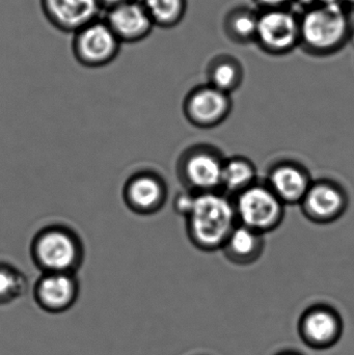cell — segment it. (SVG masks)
I'll return each mask as SVG.
<instances>
[{"mask_svg": "<svg viewBox=\"0 0 354 355\" xmlns=\"http://www.w3.org/2000/svg\"><path fill=\"white\" fill-rule=\"evenodd\" d=\"M307 168L293 162H282L270 168L267 186L284 205L301 204L312 184Z\"/></svg>", "mask_w": 354, "mask_h": 355, "instance_id": "15", "label": "cell"}, {"mask_svg": "<svg viewBox=\"0 0 354 355\" xmlns=\"http://www.w3.org/2000/svg\"><path fill=\"white\" fill-rule=\"evenodd\" d=\"M292 0H255L258 6L263 10H274V8H284Z\"/></svg>", "mask_w": 354, "mask_h": 355, "instance_id": "23", "label": "cell"}, {"mask_svg": "<svg viewBox=\"0 0 354 355\" xmlns=\"http://www.w3.org/2000/svg\"><path fill=\"white\" fill-rule=\"evenodd\" d=\"M274 355H303L301 352H297V350L293 349H285L282 352H278V354Z\"/></svg>", "mask_w": 354, "mask_h": 355, "instance_id": "26", "label": "cell"}, {"mask_svg": "<svg viewBox=\"0 0 354 355\" xmlns=\"http://www.w3.org/2000/svg\"><path fill=\"white\" fill-rule=\"evenodd\" d=\"M104 20L122 44L143 41L155 26L141 0H131L106 10Z\"/></svg>", "mask_w": 354, "mask_h": 355, "instance_id": "14", "label": "cell"}, {"mask_svg": "<svg viewBox=\"0 0 354 355\" xmlns=\"http://www.w3.org/2000/svg\"><path fill=\"white\" fill-rule=\"evenodd\" d=\"M208 78L212 87L231 95L242 83V66L235 58L222 56L210 64Z\"/></svg>", "mask_w": 354, "mask_h": 355, "instance_id": "18", "label": "cell"}, {"mask_svg": "<svg viewBox=\"0 0 354 355\" xmlns=\"http://www.w3.org/2000/svg\"><path fill=\"white\" fill-rule=\"evenodd\" d=\"M28 282L14 265L0 261V306L12 304L25 295Z\"/></svg>", "mask_w": 354, "mask_h": 355, "instance_id": "21", "label": "cell"}, {"mask_svg": "<svg viewBox=\"0 0 354 355\" xmlns=\"http://www.w3.org/2000/svg\"><path fill=\"white\" fill-rule=\"evenodd\" d=\"M301 341L313 350H328L340 342L344 321L338 310L328 304H315L303 311L297 323Z\"/></svg>", "mask_w": 354, "mask_h": 355, "instance_id": "8", "label": "cell"}, {"mask_svg": "<svg viewBox=\"0 0 354 355\" xmlns=\"http://www.w3.org/2000/svg\"><path fill=\"white\" fill-rule=\"evenodd\" d=\"M224 159L215 148L195 146L189 148L178 162V175L185 189L195 193L222 189Z\"/></svg>", "mask_w": 354, "mask_h": 355, "instance_id": "5", "label": "cell"}, {"mask_svg": "<svg viewBox=\"0 0 354 355\" xmlns=\"http://www.w3.org/2000/svg\"><path fill=\"white\" fill-rule=\"evenodd\" d=\"M256 42L274 55L289 53L301 45L299 17L285 8L264 10L259 12Z\"/></svg>", "mask_w": 354, "mask_h": 355, "instance_id": "7", "label": "cell"}, {"mask_svg": "<svg viewBox=\"0 0 354 355\" xmlns=\"http://www.w3.org/2000/svg\"><path fill=\"white\" fill-rule=\"evenodd\" d=\"M297 1L299 2L301 6H305L306 10L318 4V0H297Z\"/></svg>", "mask_w": 354, "mask_h": 355, "instance_id": "25", "label": "cell"}, {"mask_svg": "<svg viewBox=\"0 0 354 355\" xmlns=\"http://www.w3.org/2000/svg\"><path fill=\"white\" fill-rule=\"evenodd\" d=\"M79 283L74 273H42L33 287V298L41 310L62 314L78 300Z\"/></svg>", "mask_w": 354, "mask_h": 355, "instance_id": "11", "label": "cell"}, {"mask_svg": "<svg viewBox=\"0 0 354 355\" xmlns=\"http://www.w3.org/2000/svg\"><path fill=\"white\" fill-rule=\"evenodd\" d=\"M129 1H131V0H98L102 10H112V8H116V6Z\"/></svg>", "mask_w": 354, "mask_h": 355, "instance_id": "24", "label": "cell"}, {"mask_svg": "<svg viewBox=\"0 0 354 355\" xmlns=\"http://www.w3.org/2000/svg\"><path fill=\"white\" fill-rule=\"evenodd\" d=\"M299 22L301 45L315 55L338 51L351 37L348 12L339 4H317L307 8Z\"/></svg>", "mask_w": 354, "mask_h": 355, "instance_id": "2", "label": "cell"}, {"mask_svg": "<svg viewBox=\"0 0 354 355\" xmlns=\"http://www.w3.org/2000/svg\"><path fill=\"white\" fill-rule=\"evenodd\" d=\"M30 254L42 273H74L85 258L82 240L64 225H51L39 230L30 245Z\"/></svg>", "mask_w": 354, "mask_h": 355, "instance_id": "3", "label": "cell"}, {"mask_svg": "<svg viewBox=\"0 0 354 355\" xmlns=\"http://www.w3.org/2000/svg\"><path fill=\"white\" fill-rule=\"evenodd\" d=\"M343 6H354V0H342Z\"/></svg>", "mask_w": 354, "mask_h": 355, "instance_id": "27", "label": "cell"}, {"mask_svg": "<svg viewBox=\"0 0 354 355\" xmlns=\"http://www.w3.org/2000/svg\"><path fill=\"white\" fill-rule=\"evenodd\" d=\"M155 26L170 28L184 18L187 0H141Z\"/></svg>", "mask_w": 354, "mask_h": 355, "instance_id": "20", "label": "cell"}, {"mask_svg": "<svg viewBox=\"0 0 354 355\" xmlns=\"http://www.w3.org/2000/svg\"><path fill=\"white\" fill-rule=\"evenodd\" d=\"M48 22L62 33H75L99 19L98 0H39Z\"/></svg>", "mask_w": 354, "mask_h": 355, "instance_id": "13", "label": "cell"}, {"mask_svg": "<svg viewBox=\"0 0 354 355\" xmlns=\"http://www.w3.org/2000/svg\"><path fill=\"white\" fill-rule=\"evenodd\" d=\"M237 220L258 233L276 230L284 219L285 205L267 184H254L235 196Z\"/></svg>", "mask_w": 354, "mask_h": 355, "instance_id": "4", "label": "cell"}, {"mask_svg": "<svg viewBox=\"0 0 354 355\" xmlns=\"http://www.w3.org/2000/svg\"><path fill=\"white\" fill-rule=\"evenodd\" d=\"M222 250L230 262L236 265H251L261 257L264 250V235L245 225L234 227Z\"/></svg>", "mask_w": 354, "mask_h": 355, "instance_id": "16", "label": "cell"}, {"mask_svg": "<svg viewBox=\"0 0 354 355\" xmlns=\"http://www.w3.org/2000/svg\"><path fill=\"white\" fill-rule=\"evenodd\" d=\"M232 110L230 95L211 85H200L187 95L184 114L187 120L199 128H213L222 124Z\"/></svg>", "mask_w": 354, "mask_h": 355, "instance_id": "10", "label": "cell"}, {"mask_svg": "<svg viewBox=\"0 0 354 355\" xmlns=\"http://www.w3.org/2000/svg\"><path fill=\"white\" fill-rule=\"evenodd\" d=\"M348 196L344 188L332 180L312 182L301 207L312 223L328 225L338 220L348 208Z\"/></svg>", "mask_w": 354, "mask_h": 355, "instance_id": "9", "label": "cell"}, {"mask_svg": "<svg viewBox=\"0 0 354 355\" xmlns=\"http://www.w3.org/2000/svg\"><path fill=\"white\" fill-rule=\"evenodd\" d=\"M257 179V171L251 160L245 157L224 159L222 168V189L236 196L253 186Z\"/></svg>", "mask_w": 354, "mask_h": 355, "instance_id": "17", "label": "cell"}, {"mask_svg": "<svg viewBox=\"0 0 354 355\" xmlns=\"http://www.w3.org/2000/svg\"><path fill=\"white\" fill-rule=\"evenodd\" d=\"M186 225L189 239L199 250H222L231 232L238 225L234 202L218 191L195 193Z\"/></svg>", "mask_w": 354, "mask_h": 355, "instance_id": "1", "label": "cell"}, {"mask_svg": "<svg viewBox=\"0 0 354 355\" xmlns=\"http://www.w3.org/2000/svg\"><path fill=\"white\" fill-rule=\"evenodd\" d=\"M72 53L85 68L97 69L112 64L120 54L122 43L104 19H97L73 33Z\"/></svg>", "mask_w": 354, "mask_h": 355, "instance_id": "6", "label": "cell"}, {"mask_svg": "<svg viewBox=\"0 0 354 355\" xmlns=\"http://www.w3.org/2000/svg\"><path fill=\"white\" fill-rule=\"evenodd\" d=\"M259 22V14L249 8H238L231 10L224 20L227 35L238 43L256 41Z\"/></svg>", "mask_w": 354, "mask_h": 355, "instance_id": "19", "label": "cell"}, {"mask_svg": "<svg viewBox=\"0 0 354 355\" xmlns=\"http://www.w3.org/2000/svg\"><path fill=\"white\" fill-rule=\"evenodd\" d=\"M195 193L189 190L185 189L176 196L174 200V208L178 214L187 217L193 209L195 202Z\"/></svg>", "mask_w": 354, "mask_h": 355, "instance_id": "22", "label": "cell"}, {"mask_svg": "<svg viewBox=\"0 0 354 355\" xmlns=\"http://www.w3.org/2000/svg\"><path fill=\"white\" fill-rule=\"evenodd\" d=\"M168 188L161 177L150 171L135 173L125 183L123 198L132 212L151 215L161 210Z\"/></svg>", "mask_w": 354, "mask_h": 355, "instance_id": "12", "label": "cell"}]
</instances>
